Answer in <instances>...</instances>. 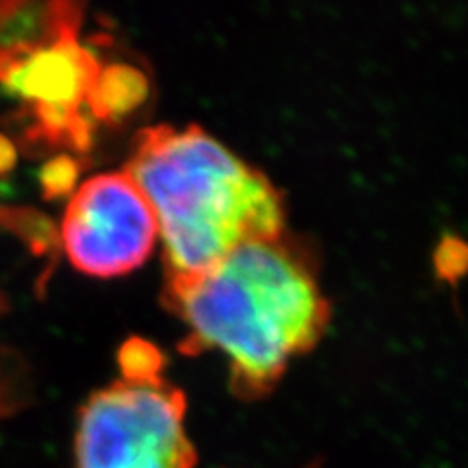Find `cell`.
I'll return each mask as SVG.
<instances>
[{
    "mask_svg": "<svg viewBox=\"0 0 468 468\" xmlns=\"http://www.w3.org/2000/svg\"><path fill=\"white\" fill-rule=\"evenodd\" d=\"M166 299L187 326L186 354L221 351L234 392L248 400L270 392L330 318L311 260L283 234L246 242L201 273L168 282Z\"/></svg>",
    "mask_w": 468,
    "mask_h": 468,
    "instance_id": "obj_1",
    "label": "cell"
},
{
    "mask_svg": "<svg viewBox=\"0 0 468 468\" xmlns=\"http://www.w3.org/2000/svg\"><path fill=\"white\" fill-rule=\"evenodd\" d=\"M125 174L154 213L168 282L201 273L246 242L283 234L275 186L196 125L143 129Z\"/></svg>",
    "mask_w": 468,
    "mask_h": 468,
    "instance_id": "obj_2",
    "label": "cell"
},
{
    "mask_svg": "<svg viewBox=\"0 0 468 468\" xmlns=\"http://www.w3.org/2000/svg\"><path fill=\"white\" fill-rule=\"evenodd\" d=\"M77 468H196L186 397L163 378L117 380L80 408Z\"/></svg>",
    "mask_w": 468,
    "mask_h": 468,
    "instance_id": "obj_3",
    "label": "cell"
},
{
    "mask_svg": "<svg viewBox=\"0 0 468 468\" xmlns=\"http://www.w3.org/2000/svg\"><path fill=\"white\" fill-rule=\"evenodd\" d=\"M72 266L94 277H115L151 256L158 225L149 201L125 172L86 180L72 194L61 227Z\"/></svg>",
    "mask_w": 468,
    "mask_h": 468,
    "instance_id": "obj_4",
    "label": "cell"
},
{
    "mask_svg": "<svg viewBox=\"0 0 468 468\" xmlns=\"http://www.w3.org/2000/svg\"><path fill=\"white\" fill-rule=\"evenodd\" d=\"M100 72L94 55L67 39L32 55L6 77L16 90L37 106L43 129L55 137L88 139L86 122L80 115Z\"/></svg>",
    "mask_w": 468,
    "mask_h": 468,
    "instance_id": "obj_5",
    "label": "cell"
},
{
    "mask_svg": "<svg viewBox=\"0 0 468 468\" xmlns=\"http://www.w3.org/2000/svg\"><path fill=\"white\" fill-rule=\"evenodd\" d=\"M77 5H0V77L55 43L77 39Z\"/></svg>",
    "mask_w": 468,
    "mask_h": 468,
    "instance_id": "obj_6",
    "label": "cell"
},
{
    "mask_svg": "<svg viewBox=\"0 0 468 468\" xmlns=\"http://www.w3.org/2000/svg\"><path fill=\"white\" fill-rule=\"evenodd\" d=\"M146 96V80L141 72L129 65H112L100 69L88 106L100 120H115L133 112Z\"/></svg>",
    "mask_w": 468,
    "mask_h": 468,
    "instance_id": "obj_7",
    "label": "cell"
},
{
    "mask_svg": "<svg viewBox=\"0 0 468 468\" xmlns=\"http://www.w3.org/2000/svg\"><path fill=\"white\" fill-rule=\"evenodd\" d=\"M120 365L127 380H151L160 377L163 356L160 351L143 340H131L120 351Z\"/></svg>",
    "mask_w": 468,
    "mask_h": 468,
    "instance_id": "obj_8",
    "label": "cell"
},
{
    "mask_svg": "<svg viewBox=\"0 0 468 468\" xmlns=\"http://www.w3.org/2000/svg\"><path fill=\"white\" fill-rule=\"evenodd\" d=\"M466 248L455 239H445L437 248V270L447 280H455L464 271Z\"/></svg>",
    "mask_w": 468,
    "mask_h": 468,
    "instance_id": "obj_9",
    "label": "cell"
}]
</instances>
